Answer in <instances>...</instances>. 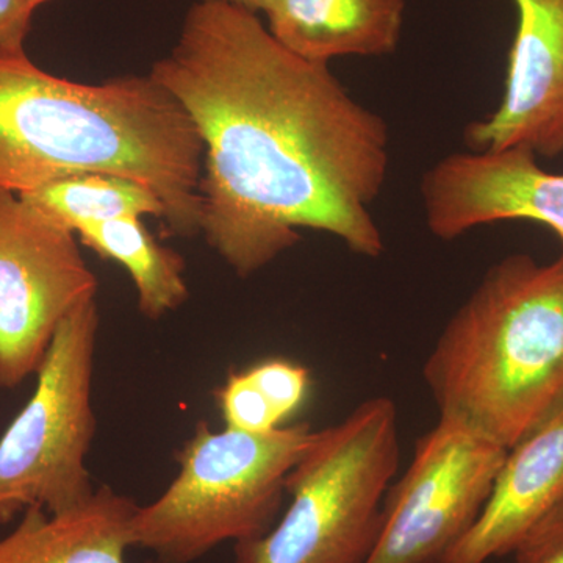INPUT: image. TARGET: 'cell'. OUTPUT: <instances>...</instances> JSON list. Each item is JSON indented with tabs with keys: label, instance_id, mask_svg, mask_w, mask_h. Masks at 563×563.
I'll list each match as a JSON object with an SVG mask.
<instances>
[{
	"label": "cell",
	"instance_id": "1",
	"mask_svg": "<svg viewBox=\"0 0 563 563\" xmlns=\"http://www.w3.org/2000/svg\"><path fill=\"white\" fill-rule=\"evenodd\" d=\"M151 76L202 140L201 232L247 277L310 229L362 257L385 250L372 206L390 166V132L333 76L274 38L258 14L199 0Z\"/></svg>",
	"mask_w": 563,
	"mask_h": 563
},
{
	"label": "cell",
	"instance_id": "2",
	"mask_svg": "<svg viewBox=\"0 0 563 563\" xmlns=\"http://www.w3.org/2000/svg\"><path fill=\"white\" fill-rule=\"evenodd\" d=\"M203 146L190 114L151 74L77 84L0 49V190L22 195L80 173L139 181L173 233L201 231Z\"/></svg>",
	"mask_w": 563,
	"mask_h": 563
},
{
	"label": "cell",
	"instance_id": "3",
	"mask_svg": "<svg viewBox=\"0 0 563 563\" xmlns=\"http://www.w3.org/2000/svg\"><path fill=\"white\" fill-rule=\"evenodd\" d=\"M440 418L506 450L563 404V251L496 262L455 310L424 366Z\"/></svg>",
	"mask_w": 563,
	"mask_h": 563
},
{
	"label": "cell",
	"instance_id": "4",
	"mask_svg": "<svg viewBox=\"0 0 563 563\" xmlns=\"http://www.w3.org/2000/svg\"><path fill=\"white\" fill-rule=\"evenodd\" d=\"M314 437L309 422L254 433L213 431L199 421L177 451L173 483L136 507L132 547L158 563H192L222 543L265 536L279 518L288 474Z\"/></svg>",
	"mask_w": 563,
	"mask_h": 563
},
{
	"label": "cell",
	"instance_id": "5",
	"mask_svg": "<svg viewBox=\"0 0 563 563\" xmlns=\"http://www.w3.org/2000/svg\"><path fill=\"white\" fill-rule=\"evenodd\" d=\"M398 410L387 396L317 431L287 477L288 509L265 536L235 543L233 563H366L398 474Z\"/></svg>",
	"mask_w": 563,
	"mask_h": 563
},
{
	"label": "cell",
	"instance_id": "6",
	"mask_svg": "<svg viewBox=\"0 0 563 563\" xmlns=\"http://www.w3.org/2000/svg\"><path fill=\"white\" fill-rule=\"evenodd\" d=\"M96 299L62 322L36 376L35 391L0 437V525L29 507L66 512L95 495L87 459L96 433L92 374Z\"/></svg>",
	"mask_w": 563,
	"mask_h": 563
},
{
	"label": "cell",
	"instance_id": "7",
	"mask_svg": "<svg viewBox=\"0 0 563 563\" xmlns=\"http://www.w3.org/2000/svg\"><path fill=\"white\" fill-rule=\"evenodd\" d=\"M96 292L76 233L0 190V390L38 373L62 322Z\"/></svg>",
	"mask_w": 563,
	"mask_h": 563
},
{
	"label": "cell",
	"instance_id": "8",
	"mask_svg": "<svg viewBox=\"0 0 563 563\" xmlns=\"http://www.w3.org/2000/svg\"><path fill=\"white\" fill-rule=\"evenodd\" d=\"M462 422L440 418L384 499L366 563H439L476 523L507 455Z\"/></svg>",
	"mask_w": 563,
	"mask_h": 563
},
{
	"label": "cell",
	"instance_id": "9",
	"mask_svg": "<svg viewBox=\"0 0 563 563\" xmlns=\"http://www.w3.org/2000/svg\"><path fill=\"white\" fill-rule=\"evenodd\" d=\"M426 224L435 239H459L481 225L532 221L563 242V174L550 173L525 147L454 152L422 176Z\"/></svg>",
	"mask_w": 563,
	"mask_h": 563
},
{
	"label": "cell",
	"instance_id": "10",
	"mask_svg": "<svg viewBox=\"0 0 563 563\" xmlns=\"http://www.w3.org/2000/svg\"><path fill=\"white\" fill-rule=\"evenodd\" d=\"M517 32L498 109L466 129L470 151L563 154V0H512Z\"/></svg>",
	"mask_w": 563,
	"mask_h": 563
},
{
	"label": "cell",
	"instance_id": "11",
	"mask_svg": "<svg viewBox=\"0 0 563 563\" xmlns=\"http://www.w3.org/2000/svg\"><path fill=\"white\" fill-rule=\"evenodd\" d=\"M563 499V404L507 451L476 523L439 563H487Z\"/></svg>",
	"mask_w": 563,
	"mask_h": 563
},
{
	"label": "cell",
	"instance_id": "12",
	"mask_svg": "<svg viewBox=\"0 0 563 563\" xmlns=\"http://www.w3.org/2000/svg\"><path fill=\"white\" fill-rule=\"evenodd\" d=\"M136 507L107 485L66 512L29 507L20 525L0 539V563H129Z\"/></svg>",
	"mask_w": 563,
	"mask_h": 563
},
{
	"label": "cell",
	"instance_id": "13",
	"mask_svg": "<svg viewBox=\"0 0 563 563\" xmlns=\"http://www.w3.org/2000/svg\"><path fill=\"white\" fill-rule=\"evenodd\" d=\"M274 38L306 60L384 57L398 49L404 0H277L266 13Z\"/></svg>",
	"mask_w": 563,
	"mask_h": 563
},
{
	"label": "cell",
	"instance_id": "14",
	"mask_svg": "<svg viewBox=\"0 0 563 563\" xmlns=\"http://www.w3.org/2000/svg\"><path fill=\"white\" fill-rule=\"evenodd\" d=\"M76 235L84 246L120 263L129 273L144 317L161 320L187 302L184 258L163 247L144 228L140 217L95 222L79 229Z\"/></svg>",
	"mask_w": 563,
	"mask_h": 563
},
{
	"label": "cell",
	"instance_id": "15",
	"mask_svg": "<svg viewBox=\"0 0 563 563\" xmlns=\"http://www.w3.org/2000/svg\"><path fill=\"white\" fill-rule=\"evenodd\" d=\"M20 196L74 233L118 218H166L165 206L154 191L114 174H73Z\"/></svg>",
	"mask_w": 563,
	"mask_h": 563
},
{
	"label": "cell",
	"instance_id": "16",
	"mask_svg": "<svg viewBox=\"0 0 563 563\" xmlns=\"http://www.w3.org/2000/svg\"><path fill=\"white\" fill-rule=\"evenodd\" d=\"M225 428L242 432H269L280 428L276 413L246 369L229 374L214 391Z\"/></svg>",
	"mask_w": 563,
	"mask_h": 563
},
{
	"label": "cell",
	"instance_id": "17",
	"mask_svg": "<svg viewBox=\"0 0 563 563\" xmlns=\"http://www.w3.org/2000/svg\"><path fill=\"white\" fill-rule=\"evenodd\" d=\"M269 402L277 420L285 424L301 409L310 388V373L301 363L287 358H268L246 369Z\"/></svg>",
	"mask_w": 563,
	"mask_h": 563
},
{
	"label": "cell",
	"instance_id": "18",
	"mask_svg": "<svg viewBox=\"0 0 563 563\" xmlns=\"http://www.w3.org/2000/svg\"><path fill=\"white\" fill-rule=\"evenodd\" d=\"M515 563H563V499L521 536Z\"/></svg>",
	"mask_w": 563,
	"mask_h": 563
},
{
	"label": "cell",
	"instance_id": "19",
	"mask_svg": "<svg viewBox=\"0 0 563 563\" xmlns=\"http://www.w3.org/2000/svg\"><path fill=\"white\" fill-rule=\"evenodd\" d=\"M33 13L27 0H0V49H24Z\"/></svg>",
	"mask_w": 563,
	"mask_h": 563
},
{
	"label": "cell",
	"instance_id": "20",
	"mask_svg": "<svg viewBox=\"0 0 563 563\" xmlns=\"http://www.w3.org/2000/svg\"><path fill=\"white\" fill-rule=\"evenodd\" d=\"M218 2L229 3V5L240 7V9L251 11V13H268L276 5L277 0H218Z\"/></svg>",
	"mask_w": 563,
	"mask_h": 563
},
{
	"label": "cell",
	"instance_id": "21",
	"mask_svg": "<svg viewBox=\"0 0 563 563\" xmlns=\"http://www.w3.org/2000/svg\"><path fill=\"white\" fill-rule=\"evenodd\" d=\"M27 2L36 10L40 5H43V3L51 2V0H27Z\"/></svg>",
	"mask_w": 563,
	"mask_h": 563
}]
</instances>
